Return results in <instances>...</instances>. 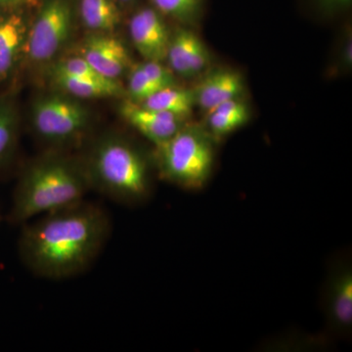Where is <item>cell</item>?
<instances>
[{"instance_id": "cell-3", "label": "cell", "mask_w": 352, "mask_h": 352, "mask_svg": "<svg viewBox=\"0 0 352 352\" xmlns=\"http://www.w3.org/2000/svg\"><path fill=\"white\" fill-rule=\"evenodd\" d=\"M80 154L91 191L122 205H138L149 199L153 156L126 136L105 132L90 139Z\"/></svg>"}, {"instance_id": "cell-15", "label": "cell", "mask_w": 352, "mask_h": 352, "mask_svg": "<svg viewBox=\"0 0 352 352\" xmlns=\"http://www.w3.org/2000/svg\"><path fill=\"white\" fill-rule=\"evenodd\" d=\"M21 119L15 101L0 95V171L12 162L19 143Z\"/></svg>"}, {"instance_id": "cell-10", "label": "cell", "mask_w": 352, "mask_h": 352, "mask_svg": "<svg viewBox=\"0 0 352 352\" xmlns=\"http://www.w3.org/2000/svg\"><path fill=\"white\" fill-rule=\"evenodd\" d=\"M326 309L336 330L349 333L352 327V271L342 266L333 273L328 284Z\"/></svg>"}, {"instance_id": "cell-11", "label": "cell", "mask_w": 352, "mask_h": 352, "mask_svg": "<svg viewBox=\"0 0 352 352\" xmlns=\"http://www.w3.org/2000/svg\"><path fill=\"white\" fill-rule=\"evenodd\" d=\"M242 76L231 69H219L206 76L195 90V105L208 113L223 104L237 98L242 92Z\"/></svg>"}, {"instance_id": "cell-18", "label": "cell", "mask_w": 352, "mask_h": 352, "mask_svg": "<svg viewBox=\"0 0 352 352\" xmlns=\"http://www.w3.org/2000/svg\"><path fill=\"white\" fill-rule=\"evenodd\" d=\"M157 12L182 24H192L200 15L203 0H151Z\"/></svg>"}, {"instance_id": "cell-22", "label": "cell", "mask_w": 352, "mask_h": 352, "mask_svg": "<svg viewBox=\"0 0 352 352\" xmlns=\"http://www.w3.org/2000/svg\"><path fill=\"white\" fill-rule=\"evenodd\" d=\"M324 11L340 10L351 6L352 0H317Z\"/></svg>"}, {"instance_id": "cell-13", "label": "cell", "mask_w": 352, "mask_h": 352, "mask_svg": "<svg viewBox=\"0 0 352 352\" xmlns=\"http://www.w3.org/2000/svg\"><path fill=\"white\" fill-rule=\"evenodd\" d=\"M50 76L56 90L83 101L120 98L126 94L120 80H94L56 73H50Z\"/></svg>"}, {"instance_id": "cell-25", "label": "cell", "mask_w": 352, "mask_h": 352, "mask_svg": "<svg viewBox=\"0 0 352 352\" xmlns=\"http://www.w3.org/2000/svg\"><path fill=\"white\" fill-rule=\"evenodd\" d=\"M0 220H1V217H0Z\"/></svg>"}, {"instance_id": "cell-21", "label": "cell", "mask_w": 352, "mask_h": 352, "mask_svg": "<svg viewBox=\"0 0 352 352\" xmlns=\"http://www.w3.org/2000/svg\"><path fill=\"white\" fill-rule=\"evenodd\" d=\"M140 66L148 78L159 89L175 85L173 72L168 67L164 66L162 62L144 61L140 63Z\"/></svg>"}, {"instance_id": "cell-23", "label": "cell", "mask_w": 352, "mask_h": 352, "mask_svg": "<svg viewBox=\"0 0 352 352\" xmlns=\"http://www.w3.org/2000/svg\"><path fill=\"white\" fill-rule=\"evenodd\" d=\"M18 0H0V4H12L17 2Z\"/></svg>"}, {"instance_id": "cell-5", "label": "cell", "mask_w": 352, "mask_h": 352, "mask_svg": "<svg viewBox=\"0 0 352 352\" xmlns=\"http://www.w3.org/2000/svg\"><path fill=\"white\" fill-rule=\"evenodd\" d=\"M157 175L185 189H199L208 182L214 163L212 136L197 126L184 124L152 154Z\"/></svg>"}, {"instance_id": "cell-20", "label": "cell", "mask_w": 352, "mask_h": 352, "mask_svg": "<svg viewBox=\"0 0 352 352\" xmlns=\"http://www.w3.org/2000/svg\"><path fill=\"white\" fill-rule=\"evenodd\" d=\"M208 115V127L214 138H222L231 133L240 126H244L249 120V116L234 115L219 109H215Z\"/></svg>"}, {"instance_id": "cell-1", "label": "cell", "mask_w": 352, "mask_h": 352, "mask_svg": "<svg viewBox=\"0 0 352 352\" xmlns=\"http://www.w3.org/2000/svg\"><path fill=\"white\" fill-rule=\"evenodd\" d=\"M111 232L108 212L82 200L23 224L18 254L36 276L68 279L82 274L95 263Z\"/></svg>"}, {"instance_id": "cell-4", "label": "cell", "mask_w": 352, "mask_h": 352, "mask_svg": "<svg viewBox=\"0 0 352 352\" xmlns=\"http://www.w3.org/2000/svg\"><path fill=\"white\" fill-rule=\"evenodd\" d=\"M92 116L83 100L64 92H46L32 102L30 124L45 149L75 152L90 140Z\"/></svg>"}, {"instance_id": "cell-16", "label": "cell", "mask_w": 352, "mask_h": 352, "mask_svg": "<svg viewBox=\"0 0 352 352\" xmlns=\"http://www.w3.org/2000/svg\"><path fill=\"white\" fill-rule=\"evenodd\" d=\"M143 106L153 110L173 113L186 120L195 105L193 90L173 87L157 90L156 94L143 102Z\"/></svg>"}, {"instance_id": "cell-9", "label": "cell", "mask_w": 352, "mask_h": 352, "mask_svg": "<svg viewBox=\"0 0 352 352\" xmlns=\"http://www.w3.org/2000/svg\"><path fill=\"white\" fill-rule=\"evenodd\" d=\"M120 115L153 145H161L179 131L185 120L173 113L146 108L142 104L126 99L120 106Z\"/></svg>"}, {"instance_id": "cell-8", "label": "cell", "mask_w": 352, "mask_h": 352, "mask_svg": "<svg viewBox=\"0 0 352 352\" xmlns=\"http://www.w3.org/2000/svg\"><path fill=\"white\" fill-rule=\"evenodd\" d=\"M129 36L145 61L166 60L171 36L163 15L154 7H144L132 15Z\"/></svg>"}, {"instance_id": "cell-2", "label": "cell", "mask_w": 352, "mask_h": 352, "mask_svg": "<svg viewBox=\"0 0 352 352\" xmlns=\"http://www.w3.org/2000/svg\"><path fill=\"white\" fill-rule=\"evenodd\" d=\"M91 191L80 153L44 149L23 168L8 220L23 226L39 215L85 200Z\"/></svg>"}, {"instance_id": "cell-24", "label": "cell", "mask_w": 352, "mask_h": 352, "mask_svg": "<svg viewBox=\"0 0 352 352\" xmlns=\"http://www.w3.org/2000/svg\"><path fill=\"white\" fill-rule=\"evenodd\" d=\"M132 1L133 0H117V2H120V3H131Z\"/></svg>"}, {"instance_id": "cell-14", "label": "cell", "mask_w": 352, "mask_h": 352, "mask_svg": "<svg viewBox=\"0 0 352 352\" xmlns=\"http://www.w3.org/2000/svg\"><path fill=\"white\" fill-rule=\"evenodd\" d=\"M78 12L89 32L113 34L122 22L117 0H80Z\"/></svg>"}, {"instance_id": "cell-19", "label": "cell", "mask_w": 352, "mask_h": 352, "mask_svg": "<svg viewBox=\"0 0 352 352\" xmlns=\"http://www.w3.org/2000/svg\"><path fill=\"white\" fill-rule=\"evenodd\" d=\"M129 82L126 94L129 100L135 103H143L150 96L156 94L159 88L151 82L145 72L141 68L140 64L134 65L129 71Z\"/></svg>"}, {"instance_id": "cell-6", "label": "cell", "mask_w": 352, "mask_h": 352, "mask_svg": "<svg viewBox=\"0 0 352 352\" xmlns=\"http://www.w3.org/2000/svg\"><path fill=\"white\" fill-rule=\"evenodd\" d=\"M74 27L71 0H47L28 30L24 54L32 64H52L68 45Z\"/></svg>"}, {"instance_id": "cell-7", "label": "cell", "mask_w": 352, "mask_h": 352, "mask_svg": "<svg viewBox=\"0 0 352 352\" xmlns=\"http://www.w3.org/2000/svg\"><path fill=\"white\" fill-rule=\"evenodd\" d=\"M78 55L109 80H119L132 66L126 46L113 34L89 32L80 44Z\"/></svg>"}, {"instance_id": "cell-17", "label": "cell", "mask_w": 352, "mask_h": 352, "mask_svg": "<svg viewBox=\"0 0 352 352\" xmlns=\"http://www.w3.org/2000/svg\"><path fill=\"white\" fill-rule=\"evenodd\" d=\"M201 39L193 32L187 29H178L170 36L166 59L173 73L192 78L191 65L197 44Z\"/></svg>"}, {"instance_id": "cell-12", "label": "cell", "mask_w": 352, "mask_h": 352, "mask_svg": "<svg viewBox=\"0 0 352 352\" xmlns=\"http://www.w3.org/2000/svg\"><path fill=\"white\" fill-rule=\"evenodd\" d=\"M29 27L18 14L0 17V82H4L15 71L24 54Z\"/></svg>"}]
</instances>
